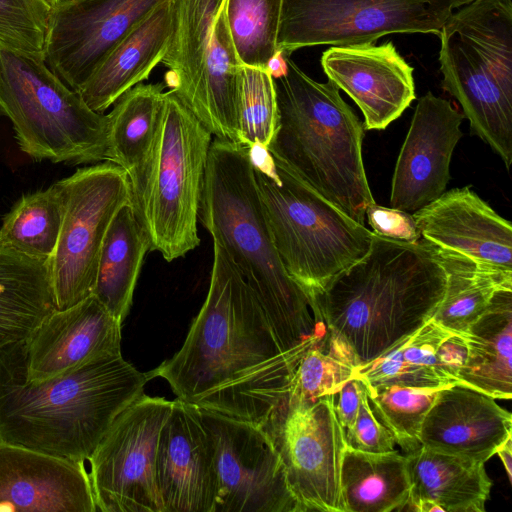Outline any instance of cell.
Listing matches in <instances>:
<instances>
[{"mask_svg":"<svg viewBox=\"0 0 512 512\" xmlns=\"http://www.w3.org/2000/svg\"><path fill=\"white\" fill-rule=\"evenodd\" d=\"M165 83L137 84L114 103L108 116L106 161L130 182L132 207L143 193L164 104Z\"/></svg>","mask_w":512,"mask_h":512,"instance_id":"obj_26","label":"cell"},{"mask_svg":"<svg viewBox=\"0 0 512 512\" xmlns=\"http://www.w3.org/2000/svg\"><path fill=\"white\" fill-rule=\"evenodd\" d=\"M64 214L55 251L47 261L55 307L69 308L93 294L108 228L132 192L124 170L110 161L78 168L56 182Z\"/></svg>","mask_w":512,"mask_h":512,"instance_id":"obj_9","label":"cell"},{"mask_svg":"<svg viewBox=\"0 0 512 512\" xmlns=\"http://www.w3.org/2000/svg\"><path fill=\"white\" fill-rule=\"evenodd\" d=\"M153 378L154 370L140 372L120 354L33 383L24 340L0 347V441L86 464Z\"/></svg>","mask_w":512,"mask_h":512,"instance_id":"obj_3","label":"cell"},{"mask_svg":"<svg viewBox=\"0 0 512 512\" xmlns=\"http://www.w3.org/2000/svg\"><path fill=\"white\" fill-rule=\"evenodd\" d=\"M446 285L432 245L374 233L368 253L333 278L310 306L325 326V350L358 368L428 322Z\"/></svg>","mask_w":512,"mask_h":512,"instance_id":"obj_2","label":"cell"},{"mask_svg":"<svg viewBox=\"0 0 512 512\" xmlns=\"http://www.w3.org/2000/svg\"><path fill=\"white\" fill-rule=\"evenodd\" d=\"M63 214V196L57 183L23 194L2 219L0 243L47 262L55 251Z\"/></svg>","mask_w":512,"mask_h":512,"instance_id":"obj_35","label":"cell"},{"mask_svg":"<svg viewBox=\"0 0 512 512\" xmlns=\"http://www.w3.org/2000/svg\"><path fill=\"white\" fill-rule=\"evenodd\" d=\"M172 405L143 393L116 417L87 461L97 511L163 512L156 453Z\"/></svg>","mask_w":512,"mask_h":512,"instance_id":"obj_11","label":"cell"},{"mask_svg":"<svg viewBox=\"0 0 512 512\" xmlns=\"http://www.w3.org/2000/svg\"><path fill=\"white\" fill-rule=\"evenodd\" d=\"M284 59L285 72L273 78L278 126L268 149L277 164L364 225L375 200L362 158L363 123L336 85Z\"/></svg>","mask_w":512,"mask_h":512,"instance_id":"obj_5","label":"cell"},{"mask_svg":"<svg viewBox=\"0 0 512 512\" xmlns=\"http://www.w3.org/2000/svg\"><path fill=\"white\" fill-rule=\"evenodd\" d=\"M463 119L450 101L431 92L418 100L392 177L393 208L414 212L446 191Z\"/></svg>","mask_w":512,"mask_h":512,"instance_id":"obj_15","label":"cell"},{"mask_svg":"<svg viewBox=\"0 0 512 512\" xmlns=\"http://www.w3.org/2000/svg\"><path fill=\"white\" fill-rule=\"evenodd\" d=\"M199 410L214 445V512H302L279 451L262 426Z\"/></svg>","mask_w":512,"mask_h":512,"instance_id":"obj_12","label":"cell"},{"mask_svg":"<svg viewBox=\"0 0 512 512\" xmlns=\"http://www.w3.org/2000/svg\"><path fill=\"white\" fill-rule=\"evenodd\" d=\"M0 511L97 512L86 464L0 441Z\"/></svg>","mask_w":512,"mask_h":512,"instance_id":"obj_19","label":"cell"},{"mask_svg":"<svg viewBox=\"0 0 512 512\" xmlns=\"http://www.w3.org/2000/svg\"><path fill=\"white\" fill-rule=\"evenodd\" d=\"M366 389L365 383L354 375L334 394V412L344 432L354 423Z\"/></svg>","mask_w":512,"mask_h":512,"instance_id":"obj_43","label":"cell"},{"mask_svg":"<svg viewBox=\"0 0 512 512\" xmlns=\"http://www.w3.org/2000/svg\"><path fill=\"white\" fill-rule=\"evenodd\" d=\"M121 326L94 295L55 309L24 340L26 380L39 383L120 355Z\"/></svg>","mask_w":512,"mask_h":512,"instance_id":"obj_17","label":"cell"},{"mask_svg":"<svg viewBox=\"0 0 512 512\" xmlns=\"http://www.w3.org/2000/svg\"><path fill=\"white\" fill-rule=\"evenodd\" d=\"M321 65L362 111L364 130L387 128L416 98L414 69L391 42L332 46Z\"/></svg>","mask_w":512,"mask_h":512,"instance_id":"obj_18","label":"cell"},{"mask_svg":"<svg viewBox=\"0 0 512 512\" xmlns=\"http://www.w3.org/2000/svg\"><path fill=\"white\" fill-rule=\"evenodd\" d=\"M55 309L47 262L0 243V347L27 339Z\"/></svg>","mask_w":512,"mask_h":512,"instance_id":"obj_28","label":"cell"},{"mask_svg":"<svg viewBox=\"0 0 512 512\" xmlns=\"http://www.w3.org/2000/svg\"><path fill=\"white\" fill-rule=\"evenodd\" d=\"M412 216L427 243L512 271L510 221L469 187L446 190Z\"/></svg>","mask_w":512,"mask_h":512,"instance_id":"obj_20","label":"cell"},{"mask_svg":"<svg viewBox=\"0 0 512 512\" xmlns=\"http://www.w3.org/2000/svg\"><path fill=\"white\" fill-rule=\"evenodd\" d=\"M242 66L221 5L214 22L198 101L192 113L215 138L239 144Z\"/></svg>","mask_w":512,"mask_h":512,"instance_id":"obj_30","label":"cell"},{"mask_svg":"<svg viewBox=\"0 0 512 512\" xmlns=\"http://www.w3.org/2000/svg\"><path fill=\"white\" fill-rule=\"evenodd\" d=\"M248 157L255 171L272 179L279 178L274 157L267 146L253 143L248 147Z\"/></svg>","mask_w":512,"mask_h":512,"instance_id":"obj_44","label":"cell"},{"mask_svg":"<svg viewBox=\"0 0 512 512\" xmlns=\"http://www.w3.org/2000/svg\"><path fill=\"white\" fill-rule=\"evenodd\" d=\"M0 116L34 161L68 165L106 161L108 116L92 110L44 59L0 49Z\"/></svg>","mask_w":512,"mask_h":512,"instance_id":"obj_6","label":"cell"},{"mask_svg":"<svg viewBox=\"0 0 512 512\" xmlns=\"http://www.w3.org/2000/svg\"><path fill=\"white\" fill-rule=\"evenodd\" d=\"M366 388L374 416L392 433L404 454L420 448L422 422L442 388H413L399 385Z\"/></svg>","mask_w":512,"mask_h":512,"instance_id":"obj_37","label":"cell"},{"mask_svg":"<svg viewBox=\"0 0 512 512\" xmlns=\"http://www.w3.org/2000/svg\"><path fill=\"white\" fill-rule=\"evenodd\" d=\"M340 487L345 512L402 511L410 493L407 457L397 450L369 453L346 447Z\"/></svg>","mask_w":512,"mask_h":512,"instance_id":"obj_32","label":"cell"},{"mask_svg":"<svg viewBox=\"0 0 512 512\" xmlns=\"http://www.w3.org/2000/svg\"><path fill=\"white\" fill-rule=\"evenodd\" d=\"M311 346L301 357L292 375L286 402L304 405L336 394L355 375L356 368L323 349V341Z\"/></svg>","mask_w":512,"mask_h":512,"instance_id":"obj_39","label":"cell"},{"mask_svg":"<svg viewBox=\"0 0 512 512\" xmlns=\"http://www.w3.org/2000/svg\"><path fill=\"white\" fill-rule=\"evenodd\" d=\"M496 454L499 456L506 470L509 481H512V437L507 439L497 450Z\"/></svg>","mask_w":512,"mask_h":512,"instance_id":"obj_45","label":"cell"},{"mask_svg":"<svg viewBox=\"0 0 512 512\" xmlns=\"http://www.w3.org/2000/svg\"><path fill=\"white\" fill-rule=\"evenodd\" d=\"M466 357L465 337L445 330L431 318L379 357L356 368L355 375L367 387L444 388L457 383Z\"/></svg>","mask_w":512,"mask_h":512,"instance_id":"obj_23","label":"cell"},{"mask_svg":"<svg viewBox=\"0 0 512 512\" xmlns=\"http://www.w3.org/2000/svg\"><path fill=\"white\" fill-rule=\"evenodd\" d=\"M205 302L180 350L154 369L177 399L265 427L306 352L286 353L254 291L213 241Z\"/></svg>","mask_w":512,"mask_h":512,"instance_id":"obj_1","label":"cell"},{"mask_svg":"<svg viewBox=\"0 0 512 512\" xmlns=\"http://www.w3.org/2000/svg\"><path fill=\"white\" fill-rule=\"evenodd\" d=\"M347 447L369 453H385L395 450L392 433L374 416L368 402L367 389L352 426L345 431Z\"/></svg>","mask_w":512,"mask_h":512,"instance_id":"obj_41","label":"cell"},{"mask_svg":"<svg viewBox=\"0 0 512 512\" xmlns=\"http://www.w3.org/2000/svg\"><path fill=\"white\" fill-rule=\"evenodd\" d=\"M224 2V0H222V3Z\"/></svg>","mask_w":512,"mask_h":512,"instance_id":"obj_47","label":"cell"},{"mask_svg":"<svg viewBox=\"0 0 512 512\" xmlns=\"http://www.w3.org/2000/svg\"><path fill=\"white\" fill-rule=\"evenodd\" d=\"M334 394L304 405L286 401L263 427L271 436L302 512H345L340 471L347 447Z\"/></svg>","mask_w":512,"mask_h":512,"instance_id":"obj_13","label":"cell"},{"mask_svg":"<svg viewBox=\"0 0 512 512\" xmlns=\"http://www.w3.org/2000/svg\"><path fill=\"white\" fill-rule=\"evenodd\" d=\"M156 473L163 512H214V445L197 406L173 401L159 434Z\"/></svg>","mask_w":512,"mask_h":512,"instance_id":"obj_16","label":"cell"},{"mask_svg":"<svg viewBox=\"0 0 512 512\" xmlns=\"http://www.w3.org/2000/svg\"><path fill=\"white\" fill-rule=\"evenodd\" d=\"M198 220L256 294L283 352H305L326 337L276 250L247 146L212 140Z\"/></svg>","mask_w":512,"mask_h":512,"instance_id":"obj_4","label":"cell"},{"mask_svg":"<svg viewBox=\"0 0 512 512\" xmlns=\"http://www.w3.org/2000/svg\"><path fill=\"white\" fill-rule=\"evenodd\" d=\"M276 167L278 179L254 170L258 191L281 262L310 302L368 253L374 232Z\"/></svg>","mask_w":512,"mask_h":512,"instance_id":"obj_7","label":"cell"},{"mask_svg":"<svg viewBox=\"0 0 512 512\" xmlns=\"http://www.w3.org/2000/svg\"><path fill=\"white\" fill-rule=\"evenodd\" d=\"M365 217L373 232L395 240L417 242L421 236L416 222L409 212L371 204L365 212Z\"/></svg>","mask_w":512,"mask_h":512,"instance_id":"obj_42","label":"cell"},{"mask_svg":"<svg viewBox=\"0 0 512 512\" xmlns=\"http://www.w3.org/2000/svg\"><path fill=\"white\" fill-rule=\"evenodd\" d=\"M222 7L240 63L269 71L278 53L282 0H224Z\"/></svg>","mask_w":512,"mask_h":512,"instance_id":"obj_36","label":"cell"},{"mask_svg":"<svg viewBox=\"0 0 512 512\" xmlns=\"http://www.w3.org/2000/svg\"><path fill=\"white\" fill-rule=\"evenodd\" d=\"M433 248L446 271L447 285L432 320L445 330L464 336L485 311L494 293L502 287H512V271Z\"/></svg>","mask_w":512,"mask_h":512,"instance_id":"obj_33","label":"cell"},{"mask_svg":"<svg viewBox=\"0 0 512 512\" xmlns=\"http://www.w3.org/2000/svg\"><path fill=\"white\" fill-rule=\"evenodd\" d=\"M172 27L162 62L165 86L192 112L197 104L214 22L222 0H171Z\"/></svg>","mask_w":512,"mask_h":512,"instance_id":"obj_29","label":"cell"},{"mask_svg":"<svg viewBox=\"0 0 512 512\" xmlns=\"http://www.w3.org/2000/svg\"><path fill=\"white\" fill-rule=\"evenodd\" d=\"M172 27L171 0L155 7L107 55L79 91L103 113L125 92L148 79L166 54Z\"/></svg>","mask_w":512,"mask_h":512,"instance_id":"obj_24","label":"cell"},{"mask_svg":"<svg viewBox=\"0 0 512 512\" xmlns=\"http://www.w3.org/2000/svg\"><path fill=\"white\" fill-rule=\"evenodd\" d=\"M511 437V413L495 398L457 383L439 390L420 430L421 446L481 463Z\"/></svg>","mask_w":512,"mask_h":512,"instance_id":"obj_21","label":"cell"},{"mask_svg":"<svg viewBox=\"0 0 512 512\" xmlns=\"http://www.w3.org/2000/svg\"><path fill=\"white\" fill-rule=\"evenodd\" d=\"M168 0H71L52 8L44 61L79 92L107 55Z\"/></svg>","mask_w":512,"mask_h":512,"instance_id":"obj_14","label":"cell"},{"mask_svg":"<svg viewBox=\"0 0 512 512\" xmlns=\"http://www.w3.org/2000/svg\"><path fill=\"white\" fill-rule=\"evenodd\" d=\"M211 133L172 90L164 92L160 126L142 196L133 208L150 251L168 262L200 244L197 222Z\"/></svg>","mask_w":512,"mask_h":512,"instance_id":"obj_8","label":"cell"},{"mask_svg":"<svg viewBox=\"0 0 512 512\" xmlns=\"http://www.w3.org/2000/svg\"><path fill=\"white\" fill-rule=\"evenodd\" d=\"M51 8L67 3L71 0H44Z\"/></svg>","mask_w":512,"mask_h":512,"instance_id":"obj_46","label":"cell"},{"mask_svg":"<svg viewBox=\"0 0 512 512\" xmlns=\"http://www.w3.org/2000/svg\"><path fill=\"white\" fill-rule=\"evenodd\" d=\"M51 11L44 0H0V49L44 59Z\"/></svg>","mask_w":512,"mask_h":512,"instance_id":"obj_40","label":"cell"},{"mask_svg":"<svg viewBox=\"0 0 512 512\" xmlns=\"http://www.w3.org/2000/svg\"><path fill=\"white\" fill-rule=\"evenodd\" d=\"M438 36L443 89L461 105L471 132L500 156L509 171L512 164V98L504 93L470 46L444 30Z\"/></svg>","mask_w":512,"mask_h":512,"instance_id":"obj_22","label":"cell"},{"mask_svg":"<svg viewBox=\"0 0 512 512\" xmlns=\"http://www.w3.org/2000/svg\"><path fill=\"white\" fill-rule=\"evenodd\" d=\"M278 126L274 80L267 70L242 66L240 143L269 146Z\"/></svg>","mask_w":512,"mask_h":512,"instance_id":"obj_38","label":"cell"},{"mask_svg":"<svg viewBox=\"0 0 512 512\" xmlns=\"http://www.w3.org/2000/svg\"><path fill=\"white\" fill-rule=\"evenodd\" d=\"M442 30L470 46L512 98V0H475L454 11Z\"/></svg>","mask_w":512,"mask_h":512,"instance_id":"obj_34","label":"cell"},{"mask_svg":"<svg viewBox=\"0 0 512 512\" xmlns=\"http://www.w3.org/2000/svg\"><path fill=\"white\" fill-rule=\"evenodd\" d=\"M465 364L457 384L495 399L512 398V287L498 289L464 335Z\"/></svg>","mask_w":512,"mask_h":512,"instance_id":"obj_27","label":"cell"},{"mask_svg":"<svg viewBox=\"0 0 512 512\" xmlns=\"http://www.w3.org/2000/svg\"><path fill=\"white\" fill-rule=\"evenodd\" d=\"M475 0H282L277 51L374 43L393 33L439 35L451 14Z\"/></svg>","mask_w":512,"mask_h":512,"instance_id":"obj_10","label":"cell"},{"mask_svg":"<svg viewBox=\"0 0 512 512\" xmlns=\"http://www.w3.org/2000/svg\"><path fill=\"white\" fill-rule=\"evenodd\" d=\"M148 251V236L132 205H125L118 211L105 235L92 294L120 323H123L131 308L135 286Z\"/></svg>","mask_w":512,"mask_h":512,"instance_id":"obj_31","label":"cell"},{"mask_svg":"<svg viewBox=\"0 0 512 512\" xmlns=\"http://www.w3.org/2000/svg\"><path fill=\"white\" fill-rule=\"evenodd\" d=\"M405 455L410 493L404 510L485 511L492 487L485 463L423 446Z\"/></svg>","mask_w":512,"mask_h":512,"instance_id":"obj_25","label":"cell"}]
</instances>
